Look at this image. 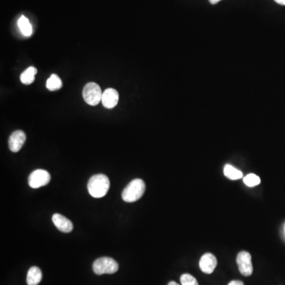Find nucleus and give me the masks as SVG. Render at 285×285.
<instances>
[{"label":"nucleus","mask_w":285,"mask_h":285,"mask_svg":"<svg viewBox=\"0 0 285 285\" xmlns=\"http://www.w3.org/2000/svg\"><path fill=\"white\" fill-rule=\"evenodd\" d=\"M110 185V180L107 176L96 174L92 176L88 181V192L93 198H103L108 193Z\"/></svg>","instance_id":"f257e3e1"},{"label":"nucleus","mask_w":285,"mask_h":285,"mask_svg":"<svg viewBox=\"0 0 285 285\" xmlns=\"http://www.w3.org/2000/svg\"><path fill=\"white\" fill-rule=\"evenodd\" d=\"M145 189L146 186L142 180L139 178L133 180L123 190L122 199L128 203L137 201L142 198L144 194Z\"/></svg>","instance_id":"f03ea898"},{"label":"nucleus","mask_w":285,"mask_h":285,"mask_svg":"<svg viewBox=\"0 0 285 285\" xmlns=\"http://www.w3.org/2000/svg\"><path fill=\"white\" fill-rule=\"evenodd\" d=\"M119 265L114 259L108 256H103L97 259L93 264V270L97 275L113 274L117 272Z\"/></svg>","instance_id":"7ed1b4c3"},{"label":"nucleus","mask_w":285,"mask_h":285,"mask_svg":"<svg viewBox=\"0 0 285 285\" xmlns=\"http://www.w3.org/2000/svg\"><path fill=\"white\" fill-rule=\"evenodd\" d=\"M83 96L84 101L90 106H97L100 102H102V90L95 83H88L84 86Z\"/></svg>","instance_id":"20e7f679"},{"label":"nucleus","mask_w":285,"mask_h":285,"mask_svg":"<svg viewBox=\"0 0 285 285\" xmlns=\"http://www.w3.org/2000/svg\"><path fill=\"white\" fill-rule=\"evenodd\" d=\"M51 180V176L48 171L45 170H37L30 173L28 176V185L33 189L42 187L48 185Z\"/></svg>","instance_id":"39448f33"},{"label":"nucleus","mask_w":285,"mask_h":285,"mask_svg":"<svg viewBox=\"0 0 285 285\" xmlns=\"http://www.w3.org/2000/svg\"><path fill=\"white\" fill-rule=\"evenodd\" d=\"M238 269L241 274L245 277H250L253 273L252 257L250 253L242 251L238 253L236 258Z\"/></svg>","instance_id":"423d86ee"},{"label":"nucleus","mask_w":285,"mask_h":285,"mask_svg":"<svg viewBox=\"0 0 285 285\" xmlns=\"http://www.w3.org/2000/svg\"><path fill=\"white\" fill-rule=\"evenodd\" d=\"M26 134L24 132L21 130H17L12 134L10 135L9 138V148L12 152H18L20 151L26 142Z\"/></svg>","instance_id":"0eeeda50"},{"label":"nucleus","mask_w":285,"mask_h":285,"mask_svg":"<svg viewBox=\"0 0 285 285\" xmlns=\"http://www.w3.org/2000/svg\"><path fill=\"white\" fill-rule=\"evenodd\" d=\"M200 268L202 272L207 274L213 273L217 265V260L212 254L207 253L201 256L199 262Z\"/></svg>","instance_id":"6e6552de"},{"label":"nucleus","mask_w":285,"mask_h":285,"mask_svg":"<svg viewBox=\"0 0 285 285\" xmlns=\"http://www.w3.org/2000/svg\"><path fill=\"white\" fill-rule=\"evenodd\" d=\"M119 94L115 89L108 88L102 93V103L107 109H113L118 104Z\"/></svg>","instance_id":"1a4fd4ad"},{"label":"nucleus","mask_w":285,"mask_h":285,"mask_svg":"<svg viewBox=\"0 0 285 285\" xmlns=\"http://www.w3.org/2000/svg\"><path fill=\"white\" fill-rule=\"evenodd\" d=\"M53 222L58 230L63 233H69L73 230V224L71 220L66 218L60 214H54L53 216Z\"/></svg>","instance_id":"9d476101"},{"label":"nucleus","mask_w":285,"mask_h":285,"mask_svg":"<svg viewBox=\"0 0 285 285\" xmlns=\"http://www.w3.org/2000/svg\"><path fill=\"white\" fill-rule=\"evenodd\" d=\"M42 279V273L38 267H31L27 273V282L28 285H37Z\"/></svg>","instance_id":"9b49d317"},{"label":"nucleus","mask_w":285,"mask_h":285,"mask_svg":"<svg viewBox=\"0 0 285 285\" xmlns=\"http://www.w3.org/2000/svg\"><path fill=\"white\" fill-rule=\"evenodd\" d=\"M37 68L34 67H29L21 75V82L25 85L32 84L34 81L35 76L37 74Z\"/></svg>","instance_id":"f8f14e48"},{"label":"nucleus","mask_w":285,"mask_h":285,"mask_svg":"<svg viewBox=\"0 0 285 285\" xmlns=\"http://www.w3.org/2000/svg\"><path fill=\"white\" fill-rule=\"evenodd\" d=\"M21 33H23L26 37H30L33 33V28L31 26L29 21L25 16H21L18 22Z\"/></svg>","instance_id":"ddd939ff"},{"label":"nucleus","mask_w":285,"mask_h":285,"mask_svg":"<svg viewBox=\"0 0 285 285\" xmlns=\"http://www.w3.org/2000/svg\"><path fill=\"white\" fill-rule=\"evenodd\" d=\"M224 175L230 180L240 179L243 177V174L240 171H238V169L234 168L231 165H229V164H227L224 167Z\"/></svg>","instance_id":"4468645a"},{"label":"nucleus","mask_w":285,"mask_h":285,"mask_svg":"<svg viewBox=\"0 0 285 285\" xmlns=\"http://www.w3.org/2000/svg\"><path fill=\"white\" fill-rule=\"evenodd\" d=\"M46 87L50 91H56L62 87V81L60 78L55 74H53L46 82Z\"/></svg>","instance_id":"2eb2a0df"},{"label":"nucleus","mask_w":285,"mask_h":285,"mask_svg":"<svg viewBox=\"0 0 285 285\" xmlns=\"http://www.w3.org/2000/svg\"><path fill=\"white\" fill-rule=\"evenodd\" d=\"M243 181L249 187H254V186H256V185H258L259 184L261 183L260 177L255 173H250L248 175L246 176L243 178Z\"/></svg>","instance_id":"dca6fc26"},{"label":"nucleus","mask_w":285,"mask_h":285,"mask_svg":"<svg viewBox=\"0 0 285 285\" xmlns=\"http://www.w3.org/2000/svg\"><path fill=\"white\" fill-rule=\"evenodd\" d=\"M180 281H181V285H199L195 277L188 273L181 275Z\"/></svg>","instance_id":"f3484780"},{"label":"nucleus","mask_w":285,"mask_h":285,"mask_svg":"<svg viewBox=\"0 0 285 285\" xmlns=\"http://www.w3.org/2000/svg\"><path fill=\"white\" fill-rule=\"evenodd\" d=\"M228 285H244V284L242 283V281H230V283L228 284Z\"/></svg>","instance_id":"a211bd4d"},{"label":"nucleus","mask_w":285,"mask_h":285,"mask_svg":"<svg viewBox=\"0 0 285 285\" xmlns=\"http://www.w3.org/2000/svg\"><path fill=\"white\" fill-rule=\"evenodd\" d=\"M278 4L282 5V6H285V0H274Z\"/></svg>","instance_id":"6ab92c4d"},{"label":"nucleus","mask_w":285,"mask_h":285,"mask_svg":"<svg viewBox=\"0 0 285 285\" xmlns=\"http://www.w3.org/2000/svg\"><path fill=\"white\" fill-rule=\"evenodd\" d=\"M220 1H221V0H209L210 3L213 5L216 4V3H218Z\"/></svg>","instance_id":"aec40b11"},{"label":"nucleus","mask_w":285,"mask_h":285,"mask_svg":"<svg viewBox=\"0 0 285 285\" xmlns=\"http://www.w3.org/2000/svg\"><path fill=\"white\" fill-rule=\"evenodd\" d=\"M167 285H179L178 284L176 283L174 281H171L169 284Z\"/></svg>","instance_id":"412c9836"},{"label":"nucleus","mask_w":285,"mask_h":285,"mask_svg":"<svg viewBox=\"0 0 285 285\" xmlns=\"http://www.w3.org/2000/svg\"></svg>","instance_id":"4be33fe9"}]
</instances>
